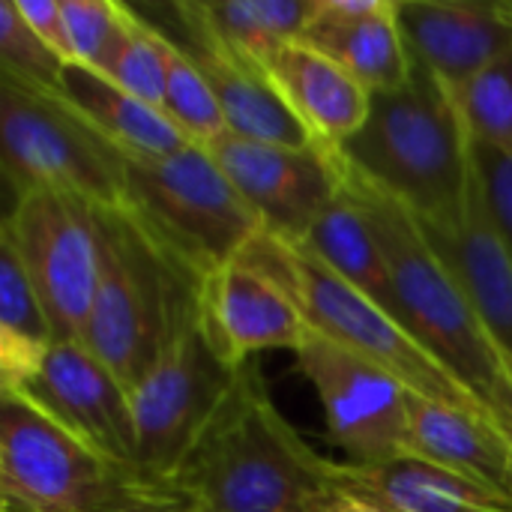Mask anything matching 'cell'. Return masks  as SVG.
I'll use <instances>...</instances> for the list:
<instances>
[{
    "label": "cell",
    "mask_w": 512,
    "mask_h": 512,
    "mask_svg": "<svg viewBox=\"0 0 512 512\" xmlns=\"http://www.w3.org/2000/svg\"><path fill=\"white\" fill-rule=\"evenodd\" d=\"M174 483L192 512H327L339 498L333 462L276 408L255 360Z\"/></svg>",
    "instance_id": "obj_1"
},
{
    "label": "cell",
    "mask_w": 512,
    "mask_h": 512,
    "mask_svg": "<svg viewBox=\"0 0 512 512\" xmlns=\"http://www.w3.org/2000/svg\"><path fill=\"white\" fill-rule=\"evenodd\" d=\"M339 156V153H336ZM342 192L369 222L393 276L405 330L432 351L512 438V378L507 351L492 339L456 276L429 243L420 219L339 156Z\"/></svg>",
    "instance_id": "obj_2"
},
{
    "label": "cell",
    "mask_w": 512,
    "mask_h": 512,
    "mask_svg": "<svg viewBox=\"0 0 512 512\" xmlns=\"http://www.w3.org/2000/svg\"><path fill=\"white\" fill-rule=\"evenodd\" d=\"M102 273L84 345L132 393L201 315V288L126 207H96Z\"/></svg>",
    "instance_id": "obj_3"
},
{
    "label": "cell",
    "mask_w": 512,
    "mask_h": 512,
    "mask_svg": "<svg viewBox=\"0 0 512 512\" xmlns=\"http://www.w3.org/2000/svg\"><path fill=\"white\" fill-rule=\"evenodd\" d=\"M411 81L372 93L369 117L339 156L420 219L459 204L474 174V138L453 90L411 63Z\"/></svg>",
    "instance_id": "obj_4"
},
{
    "label": "cell",
    "mask_w": 512,
    "mask_h": 512,
    "mask_svg": "<svg viewBox=\"0 0 512 512\" xmlns=\"http://www.w3.org/2000/svg\"><path fill=\"white\" fill-rule=\"evenodd\" d=\"M240 261L258 267L276 285H282L300 306L312 333L327 336L351 354L381 366L411 393L471 414L507 435L498 417L432 351H426L393 315L339 279L309 249L261 231L240 255Z\"/></svg>",
    "instance_id": "obj_5"
},
{
    "label": "cell",
    "mask_w": 512,
    "mask_h": 512,
    "mask_svg": "<svg viewBox=\"0 0 512 512\" xmlns=\"http://www.w3.org/2000/svg\"><path fill=\"white\" fill-rule=\"evenodd\" d=\"M0 504L3 512L189 510L177 483L96 456L15 396H0Z\"/></svg>",
    "instance_id": "obj_6"
},
{
    "label": "cell",
    "mask_w": 512,
    "mask_h": 512,
    "mask_svg": "<svg viewBox=\"0 0 512 512\" xmlns=\"http://www.w3.org/2000/svg\"><path fill=\"white\" fill-rule=\"evenodd\" d=\"M123 207L198 279L237 261L264 231L201 144L162 159H126Z\"/></svg>",
    "instance_id": "obj_7"
},
{
    "label": "cell",
    "mask_w": 512,
    "mask_h": 512,
    "mask_svg": "<svg viewBox=\"0 0 512 512\" xmlns=\"http://www.w3.org/2000/svg\"><path fill=\"white\" fill-rule=\"evenodd\" d=\"M0 156L12 198L30 189L72 192L93 207H123L126 156L54 93L0 75Z\"/></svg>",
    "instance_id": "obj_8"
},
{
    "label": "cell",
    "mask_w": 512,
    "mask_h": 512,
    "mask_svg": "<svg viewBox=\"0 0 512 512\" xmlns=\"http://www.w3.org/2000/svg\"><path fill=\"white\" fill-rule=\"evenodd\" d=\"M0 243L18 255L57 342H81L102 273L96 207L72 192L30 189L12 198Z\"/></svg>",
    "instance_id": "obj_9"
},
{
    "label": "cell",
    "mask_w": 512,
    "mask_h": 512,
    "mask_svg": "<svg viewBox=\"0 0 512 512\" xmlns=\"http://www.w3.org/2000/svg\"><path fill=\"white\" fill-rule=\"evenodd\" d=\"M243 369L219 354L198 315L132 390L138 468L174 483L192 450L234 399Z\"/></svg>",
    "instance_id": "obj_10"
},
{
    "label": "cell",
    "mask_w": 512,
    "mask_h": 512,
    "mask_svg": "<svg viewBox=\"0 0 512 512\" xmlns=\"http://www.w3.org/2000/svg\"><path fill=\"white\" fill-rule=\"evenodd\" d=\"M294 354L324 405L327 435L348 462L378 465L411 456V390L402 381L318 333H309Z\"/></svg>",
    "instance_id": "obj_11"
},
{
    "label": "cell",
    "mask_w": 512,
    "mask_h": 512,
    "mask_svg": "<svg viewBox=\"0 0 512 512\" xmlns=\"http://www.w3.org/2000/svg\"><path fill=\"white\" fill-rule=\"evenodd\" d=\"M0 396L27 402L96 456L138 468L132 393L84 342H54L36 372Z\"/></svg>",
    "instance_id": "obj_12"
},
{
    "label": "cell",
    "mask_w": 512,
    "mask_h": 512,
    "mask_svg": "<svg viewBox=\"0 0 512 512\" xmlns=\"http://www.w3.org/2000/svg\"><path fill=\"white\" fill-rule=\"evenodd\" d=\"M261 228L285 243H303L342 189L339 156L324 147H279L225 132L207 144Z\"/></svg>",
    "instance_id": "obj_13"
},
{
    "label": "cell",
    "mask_w": 512,
    "mask_h": 512,
    "mask_svg": "<svg viewBox=\"0 0 512 512\" xmlns=\"http://www.w3.org/2000/svg\"><path fill=\"white\" fill-rule=\"evenodd\" d=\"M420 225L492 339L512 357V252L492 213L480 165H474L459 204L435 219H420Z\"/></svg>",
    "instance_id": "obj_14"
},
{
    "label": "cell",
    "mask_w": 512,
    "mask_h": 512,
    "mask_svg": "<svg viewBox=\"0 0 512 512\" xmlns=\"http://www.w3.org/2000/svg\"><path fill=\"white\" fill-rule=\"evenodd\" d=\"M201 324L234 366H246L273 348L297 351L312 333L291 294L240 258L204 279Z\"/></svg>",
    "instance_id": "obj_15"
},
{
    "label": "cell",
    "mask_w": 512,
    "mask_h": 512,
    "mask_svg": "<svg viewBox=\"0 0 512 512\" xmlns=\"http://www.w3.org/2000/svg\"><path fill=\"white\" fill-rule=\"evenodd\" d=\"M396 21L411 63L459 90L512 48V0L441 3L396 0Z\"/></svg>",
    "instance_id": "obj_16"
},
{
    "label": "cell",
    "mask_w": 512,
    "mask_h": 512,
    "mask_svg": "<svg viewBox=\"0 0 512 512\" xmlns=\"http://www.w3.org/2000/svg\"><path fill=\"white\" fill-rule=\"evenodd\" d=\"M312 6L315 0H189L174 3L171 12L183 27L180 42L267 72L273 57L303 36Z\"/></svg>",
    "instance_id": "obj_17"
},
{
    "label": "cell",
    "mask_w": 512,
    "mask_h": 512,
    "mask_svg": "<svg viewBox=\"0 0 512 512\" xmlns=\"http://www.w3.org/2000/svg\"><path fill=\"white\" fill-rule=\"evenodd\" d=\"M339 495L387 512H512V501L417 456L378 465L333 462Z\"/></svg>",
    "instance_id": "obj_18"
},
{
    "label": "cell",
    "mask_w": 512,
    "mask_h": 512,
    "mask_svg": "<svg viewBox=\"0 0 512 512\" xmlns=\"http://www.w3.org/2000/svg\"><path fill=\"white\" fill-rule=\"evenodd\" d=\"M267 75L324 150L339 153L369 117L372 93L300 39L288 42L273 57Z\"/></svg>",
    "instance_id": "obj_19"
},
{
    "label": "cell",
    "mask_w": 512,
    "mask_h": 512,
    "mask_svg": "<svg viewBox=\"0 0 512 512\" xmlns=\"http://www.w3.org/2000/svg\"><path fill=\"white\" fill-rule=\"evenodd\" d=\"M54 96L126 159H162L192 141L150 102L84 63H66Z\"/></svg>",
    "instance_id": "obj_20"
},
{
    "label": "cell",
    "mask_w": 512,
    "mask_h": 512,
    "mask_svg": "<svg viewBox=\"0 0 512 512\" xmlns=\"http://www.w3.org/2000/svg\"><path fill=\"white\" fill-rule=\"evenodd\" d=\"M408 417L411 456L512 501V441L501 429L417 393H408Z\"/></svg>",
    "instance_id": "obj_21"
},
{
    "label": "cell",
    "mask_w": 512,
    "mask_h": 512,
    "mask_svg": "<svg viewBox=\"0 0 512 512\" xmlns=\"http://www.w3.org/2000/svg\"><path fill=\"white\" fill-rule=\"evenodd\" d=\"M300 42L333 60L369 93L396 90L411 81L414 66L396 21V0H384L381 9L363 18L330 15L315 0Z\"/></svg>",
    "instance_id": "obj_22"
},
{
    "label": "cell",
    "mask_w": 512,
    "mask_h": 512,
    "mask_svg": "<svg viewBox=\"0 0 512 512\" xmlns=\"http://www.w3.org/2000/svg\"><path fill=\"white\" fill-rule=\"evenodd\" d=\"M180 45L192 54V60L210 81L231 135L279 147H318L264 69L237 63L198 45Z\"/></svg>",
    "instance_id": "obj_23"
},
{
    "label": "cell",
    "mask_w": 512,
    "mask_h": 512,
    "mask_svg": "<svg viewBox=\"0 0 512 512\" xmlns=\"http://www.w3.org/2000/svg\"><path fill=\"white\" fill-rule=\"evenodd\" d=\"M300 246L309 249L339 279H345L351 288H357L363 297H369L375 306H381L387 315H393L402 324L399 297H396L384 252H381L369 222L363 219L357 204L342 189H339L336 201L318 216V222L312 225L309 237Z\"/></svg>",
    "instance_id": "obj_24"
},
{
    "label": "cell",
    "mask_w": 512,
    "mask_h": 512,
    "mask_svg": "<svg viewBox=\"0 0 512 512\" xmlns=\"http://www.w3.org/2000/svg\"><path fill=\"white\" fill-rule=\"evenodd\" d=\"M54 342L51 318L33 282L18 255L0 243V393L15 390L33 375Z\"/></svg>",
    "instance_id": "obj_25"
},
{
    "label": "cell",
    "mask_w": 512,
    "mask_h": 512,
    "mask_svg": "<svg viewBox=\"0 0 512 512\" xmlns=\"http://www.w3.org/2000/svg\"><path fill=\"white\" fill-rule=\"evenodd\" d=\"M162 57H165V117L192 141V144H213L228 132L222 108L213 96L210 81L204 78L201 66L192 54L162 30Z\"/></svg>",
    "instance_id": "obj_26"
},
{
    "label": "cell",
    "mask_w": 512,
    "mask_h": 512,
    "mask_svg": "<svg viewBox=\"0 0 512 512\" xmlns=\"http://www.w3.org/2000/svg\"><path fill=\"white\" fill-rule=\"evenodd\" d=\"M102 75L117 81L123 90L150 102L162 111L165 105V57H162V30L147 21L135 6L123 3L120 30L99 66ZM165 114V111H162Z\"/></svg>",
    "instance_id": "obj_27"
},
{
    "label": "cell",
    "mask_w": 512,
    "mask_h": 512,
    "mask_svg": "<svg viewBox=\"0 0 512 512\" xmlns=\"http://www.w3.org/2000/svg\"><path fill=\"white\" fill-rule=\"evenodd\" d=\"M453 96L471 138L512 159V48Z\"/></svg>",
    "instance_id": "obj_28"
},
{
    "label": "cell",
    "mask_w": 512,
    "mask_h": 512,
    "mask_svg": "<svg viewBox=\"0 0 512 512\" xmlns=\"http://www.w3.org/2000/svg\"><path fill=\"white\" fill-rule=\"evenodd\" d=\"M63 66L66 60L27 27L15 0H0V75L42 93H54Z\"/></svg>",
    "instance_id": "obj_29"
},
{
    "label": "cell",
    "mask_w": 512,
    "mask_h": 512,
    "mask_svg": "<svg viewBox=\"0 0 512 512\" xmlns=\"http://www.w3.org/2000/svg\"><path fill=\"white\" fill-rule=\"evenodd\" d=\"M63 33L69 63L99 69L123 21V3L117 0H60Z\"/></svg>",
    "instance_id": "obj_30"
},
{
    "label": "cell",
    "mask_w": 512,
    "mask_h": 512,
    "mask_svg": "<svg viewBox=\"0 0 512 512\" xmlns=\"http://www.w3.org/2000/svg\"><path fill=\"white\" fill-rule=\"evenodd\" d=\"M474 156H477V165L486 180V195H489L492 213H495L512 252V159L492 147L477 144V141H474Z\"/></svg>",
    "instance_id": "obj_31"
},
{
    "label": "cell",
    "mask_w": 512,
    "mask_h": 512,
    "mask_svg": "<svg viewBox=\"0 0 512 512\" xmlns=\"http://www.w3.org/2000/svg\"><path fill=\"white\" fill-rule=\"evenodd\" d=\"M21 18L27 27L69 63V48H66V33H63V6L60 0H15Z\"/></svg>",
    "instance_id": "obj_32"
},
{
    "label": "cell",
    "mask_w": 512,
    "mask_h": 512,
    "mask_svg": "<svg viewBox=\"0 0 512 512\" xmlns=\"http://www.w3.org/2000/svg\"><path fill=\"white\" fill-rule=\"evenodd\" d=\"M327 512H387L375 504H366V501H357V498H348V495H339L336 504L330 507Z\"/></svg>",
    "instance_id": "obj_33"
},
{
    "label": "cell",
    "mask_w": 512,
    "mask_h": 512,
    "mask_svg": "<svg viewBox=\"0 0 512 512\" xmlns=\"http://www.w3.org/2000/svg\"><path fill=\"white\" fill-rule=\"evenodd\" d=\"M147 512H189V510H147Z\"/></svg>",
    "instance_id": "obj_34"
}]
</instances>
